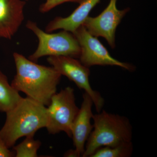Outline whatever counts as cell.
<instances>
[{"label":"cell","instance_id":"11","mask_svg":"<svg viewBox=\"0 0 157 157\" xmlns=\"http://www.w3.org/2000/svg\"><path fill=\"white\" fill-rule=\"evenodd\" d=\"M100 1L84 0L68 17H56L50 21L45 27V32L52 33L57 30L63 29L73 33L82 25L90 12Z\"/></svg>","mask_w":157,"mask_h":157},{"label":"cell","instance_id":"10","mask_svg":"<svg viewBox=\"0 0 157 157\" xmlns=\"http://www.w3.org/2000/svg\"><path fill=\"white\" fill-rule=\"evenodd\" d=\"M26 2L23 0H0V39H11L24 20Z\"/></svg>","mask_w":157,"mask_h":157},{"label":"cell","instance_id":"8","mask_svg":"<svg viewBox=\"0 0 157 157\" xmlns=\"http://www.w3.org/2000/svg\"><path fill=\"white\" fill-rule=\"evenodd\" d=\"M117 0H110L106 8L96 17L88 16L82 25L94 36L106 39L112 48L115 47V32L118 25L130 9L119 10Z\"/></svg>","mask_w":157,"mask_h":157},{"label":"cell","instance_id":"5","mask_svg":"<svg viewBox=\"0 0 157 157\" xmlns=\"http://www.w3.org/2000/svg\"><path fill=\"white\" fill-rule=\"evenodd\" d=\"M79 108L76 105L74 89L66 87L56 93L47 107L46 128L49 134L56 135L61 132L71 137V128Z\"/></svg>","mask_w":157,"mask_h":157},{"label":"cell","instance_id":"7","mask_svg":"<svg viewBox=\"0 0 157 157\" xmlns=\"http://www.w3.org/2000/svg\"><path fill=\"white\" fill-rule=\"evenodd\" d=\"M73 34L80 46V61L88 67L99 65L117 66L129 71L135 69L132 65L112 57L97 37L90 34L83 25Z\"/></svg>","mask_w":157,"mask_h":157},{"label":"cell","instance_id":"12","mask_svg":"<svg viewBox=\"0 0 157 157\" xmlns=\"http://www.w3.org/2000/svg\"><path fill=\"white\" fill-rule=\"evenodd\" d=\"M22 97L9 83L7 76L0 70V112L6 113L13 109Z\"/></svg>","mask_w":157,"mask_h":157},{"label":"cell","instance_id":"16","mask_svg":"<svg viewBox=\"0 0 157 157\" xmlns=\"http://www.w3.org/2000/svg\"><path fill=\"white\" fill-rule=\"evenodd\" d=\"M15 157V153L10 150L0 136V157Z\"/></svg>","mask_w":157,"mask_h":157},{"label":"cell","instance_id":"1","mask_svg":"<svg viewBox=\"0 0 157 157\" xmlns=\"http://www.w3.org/2000/svg\"><path fill=\"white\" fill-rule=\"evenodd\" d=\"M16 73L11 83L17 91L47 107L62 75L52 67L38 64L21 54L13 53Z\"/></svg>","mask_w":157,"mask_h":157},{"label":"cell","instance_id":"13","mask_svg":"<svg viewBox=\"0 0 157 157\" xmlns=\"http://www.w3.org/2000/svg\"><path fill=\"white\" fill-rule=\"evenodd\" d=\"M133 147L132 141L113 147H103L90 157H129L132 156Z\"/></svg>","mask_w":157,"mask_h":157},{"label":"cell","instance_id":"9","mask_svg":"<svg viewBox=\"0 0 157 157\" xmlns=\"http://www.w3.org/2000/svg\"><path fill=\"white\" fill-rule=\"evenodd\" d=\"M81 107L74 119L71 128V135L75 151L78 157L83 154L86 143L93 129L91 121L93 119L92 106L94 105L90 97L85 92L82 96Z\"/></svg>","mask_w":157,"mask_h":157},{"label":"cell","instance_id":"17","mask_svg":"<svg viewBox=\"0 0 157 157\" xmlns=\"http://www.w3.org/2000/svg\"><path fill=\"white\" fill-rule=\"evenodd\" d=\"M65 157H78V155L75 151V149H71L66 152L64 154Z\"/></svg>","mask_w":157,"mask_h":157},{"label":"cell","instance_id":"2","mask_svg":"<svg viewBox=\"0 0 157 157\" xmlns=\"http://www.w3.org/2000/svg\"><path fill=\"white\" fill-rule=\"evenodd\" d=\"M6 113L0 136L9 148L20 138L34 136L38 130L47 125V107L28 97L23 98Z\"/></svg>","mask_w":157,"mask_h":157},{"label":"cell","instance_id":"15","mask_svg":"<svg viewBox=\"0 0 157 157\" xmlns=\"http://www.w3.org/2000/svg\"><path fill=\"white\" fill-rule=\"evenodd\" d=\"M45 2L39 7V11L42 13H47L54 8L63 3L72 2L78 3L82 2L84 0H44Z\"/></svg>","mask_w":157,"mask_h":157},{"label":"cell","instance_id":"6","mask_svg":"<svg viewBox=\"0 0 157 157\" xmlns=\"http://www.w3.org/2000/svg\"><path fill=\"white\" fill-rule=\"evenodd\" d=\"M47 60L62 76H66L80 89L84 90L91 98L97 112H101L104 107V100L100 93L91 86L89 67L71 56H50Z\"/></svg>","mask_w":157,"mask_h":157},{"label":"cell","instance_id":"4","mask_svg":"<svg viewBox=\"0 0 157 157\" xmlns=\"http://www.w3.org/2000/svg\"><path fill=\"white\" fill-rule=\"evenodd\" d=\"M26 27L36 35L39 41L36 49L29 57L31 60L36 62L45 56L79 57L80 46L72 33L65 30L56 33L45 32L31 20L28 21Z\"/></svg>","mask_w":157,"mask_h":157},{"label":"cell","instance_id":"14","mask_svg":"<svg viewBox=\"0 0 157 157\" xmlns=\"http://www.w3.org/2000/svg\"><path fill=\"white\" fill-rule=\"evenodd\" d=\"M41 145L40 141L35 140L34 136L25 137L21 143L13 147L15 157H38L37 152Z\"/></svg>","mask_w":157,"mask_h":157},{"label":"cell","instance_id":"3","mask_svg":"<svg viewBox=\"0 0 157 157\" xmlns=\"http://www.w3.org/2000/svg\"><path fill=\"white\" fill-rule=\"evenodd\" d=\"M93 129L86 143L83 157H90L103 147L132 141V128L128 118L102 110L94 114Z\"/></svg>","mask_w":157,"mask_h":157}]
</instances>
